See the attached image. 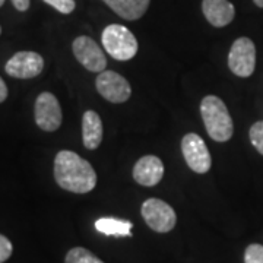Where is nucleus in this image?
<instances>
[{
	"label": "nucleus",
	"instance_id": "14",
	"mask_svg": "<svg viewBox=\"0 0 263 263\" xmlns=\"http://www.w3.org/2000/svg\"><path fill=\"white\" fill-rule=\"evenodd\" d=\"M116 15L126 21L142 18L149 8L151 0H103Z\"/></svg>",
	"mask_w": 263,
	"mask_h": 263
},
{
	"label": "nucleus",
	"instance_id": "13",
	"mask_svg": "<svg viewBox=\"0 0 263 263\" xmlns=\"http://www.w3.org/2000/svg\"><path fill=\"white\" fill-rule=\"evenodd\" d=\"M103 122L94 110L85 111L82 117V142L86 149H97L103 142Z\"/></svg>",
	"mask_w": 263,
	"mask_h": 263
},
{
	"label": "nucleus",
	"instance_id": "10",
	"mask_svg": "<svg viewBox=\"0 0 263 263\" xmlns=\"http://www.w3.org/2000/svg\"><path fill=\"white\" fill-rule=\"evenodd\" d=\"M44 69V59L35 51H18L5 65L6 73L18 79H31Z\"/></svg>",
	"mask_w": 263,
	"mask_h": 263
},
{
	"label": "nucleus",
	"instance_id": "6",
	"mask_svg": "<svg viewBox=\"0 0 263 263\" xmlns=\"http://www.w3.org/2000/svg\"><path fill=\"white\" fill-rule=\"evenodd\" d=\"M181 154L183 158L197 174H205L212 167V157L209 154L205 141L196 133H187L181 139Z\"/></svg>",
	"mask_w": 263,
	"mask_h": 263
},
{
	"label": "nucleus",
	"instance_id": "21",
	"mask_svg": "<svg viewBox=\"0 0 263 263\" xmlns=\"http://www.w3.org/2000/svg\"><path fill=\"white\" fill-rule=\"evenodd\" d=\"M12 5L15 6V9L19 12H27L29 9V5H31V0H10Z\"/></svg>",
	"mask_w": 263,
	"mask_h": 263
},
{
	"label": "nucleus",
	"instance_id": "25",
	"mask_svg": "<svg viewBox=\"0 0 263 263\" xmlns=\"http://www.w3.org/2000/svg\"><path fill=\"white\" fill-rule=\"evenodd\" d=\"M0 34H2V27H0Z\"/></svg>",
	"mask_w": 263,
	"mask_h": 263
},
{
	"label": "nucleus",
	"instance_id": "17",
	"mask_svg": "<svg viewBox=\"0 0 263 263\" xmlns=\"http://www.w3.org/2000/svg\"><path fill=\"white\" fill-rule=\"evenodd\" d=\"M250 142L260 155H263V122H256L252 124L249 130Z\"/></svg>",
	"mask_w": 263,
	"mask_h": 263
},
{
	"label": "nucleus",
	"instance_id": "2",
	"mask_svg": "<svg viewBox=\"0 0 263 263\" xmlns=\"http://www.w3.org/2000/svg\"><path fill=\"white\" fill-rule=\"evenodd\" d=\"M200 116L211 139L227 142L233 138L234 123L226 103L219 97L206 95L200 103Z\"/></svg>",
	"mask_w": 263,
	"mask_h": 263
},
{
	"label": "nucleus",
	"instance_id": "24",
	"mask_svg": "<svg viewBox=\"0 0 263 263\" xmlns=\"http://www.w3.org/2000/svg\"><path fill=\"white\" fill-rule=\"evenodd\" d=\"M3 5H5V0H0V8H2Z\"/></svg>",
	"mask_w": 263,
	"mask_h": 263
},
{
	"label": "nucleus",
	"instance_id": "15",
	"mask_svg": "<svg viewBox=\"0 0 263 263\" xmlns=\"http://www.w3.org/2000/svg\"><path fill=\"white\" fill-rule=\"evenodd\" d=\"M132 222L117 218H100L95 221V228L101 234L105 235H120L129 237L132 235Z\"/></svg>",
	"mask_w": 263,
	"mask_h": 263
},
{
	"label": "nucleus",
	"instance_id": "12",
	"mask_svg": "<svg viewBox=\"0 0 263 263\" xmlns=\"http://www.w3.org/2000/svg\"><path fill=\"white\" fill-rule=\"evenodd\" d=\"M202 12L208 22L215 28H224L235 16L234 5L230 0H203Z\"/></svg>",
	"mask_w": 263,
	"mask_h": 263
},
{
	"label": "nucleus",
	"instance_id": "7",
	"mask_svg": "<svg viewBox=\"0 0 263 263\" xmlns=\"http://www.w3.org/2000/svg\"><path fill=\"white\" fill-rule=\"evenodd\" d=\"M95 88L104 100L114 104L126 103L132 95L127 79L114 70H104L95 79Z\"/></svg>",
	"mask_w": 263,
	"mask_h": 263
},
{
	"label": "nucleus",
	"instance_id": "18",
	"mask_svg": "<svg viewBox=\"0 0 263 263\" xmlns=\"http://www.w3.org/2000/svg\"><path fill=\"white\" fill-rule=\"evenodd\" d=\"M245 263H263V246L253 243L245 252Z\"/></svg>",
	"mask_w": 263,
	"mask_h": 263
},
{
	"label": "nucleus",
	"instance_id": "20",
	"mask_svg": "<svg viewBox=\"0 0 263 263\" xmlns=\"http://www.w3.org/2000/svg\"><path fill=\"white\" fill-rule=\"evenodd\" d=\"M12 252H13V246L10 243L9 238L0 234V263L6 262L12 256Z\"/></svg>",
	"mask_w": 263,
	"mask_h": 263
},
{
	"label": "nucleus",
	"instance_id": "9",
	"mask_svg": "<svg viewBox=\"0 0 263 263\" xmlns=\"http://www.w3.org/2000/svg\"><path fill=\"white\" fill-rule=\"evenodd\" d=\"M34 119L41 130L54 132L60 127L63 114L56 95L47 91L38 95L34 105Z\"/></svg>",
	"mask_w": 263,
	"mask_h": 263
},
{
	"label": "nucleus",
	"instance_id": "23",
	"mask_svg": "<svg viewBox=\"0 0 263 263\" xmlns=\"http://www.w3.org/2000/svg\"><path fill=\"white\" fill-rule=\"evenodd\" d=\"M254 5L256 6H259V8H263V0H253Z\"/></svg>",
	"mask_w": 263,
	"mask_h": 263
},
{
	"label": "nucleus",
	"instance_id": "16",
	"mask_svg": "<svg viewBox=\"0 0 263 263\" xmlns=\"http://www.w3.org/2000/svg\"><path fill=\"white\" fill-rule=\"evenodd\" d=\"M65 263H104L100 257H97L92 252L84 247L70 249L65 257Z\"/></svg>",
	"mask_w": 263,
	"mask_h": 263
},
{
	"label": "nucleus",
	"instance_id": "8",
	"mask_svg": "<svg viewBox=\"0 0 263 263\" xmlns=\"http://www.w3.org/2000/svg\"><path fill=\"white\" fill-rule=\"evenodd\" d=\"M72 50L76 60L84 66L86 70L101 73L107 67V59L101 47L88 35H79L72 43Z\"/></svg>",
	"mask_w": 263,
	"mask_h": 263
},
{
	"label": "nucleus",
	"instance_id": "1",
	"mask_svg": "<svg viewBox=\"0 0 263 263\" xmlns=\"http://www.w3.org/2000/svg\"><path fill=\"white\" fill-rule=\"evenodd\" d=\"M54 180L67 192L85 195L97 186V173L89 161L73 151L63 149L54 158Z\"/></svg>",
	"mask_w": 263,
	"mask_h": 263
},
{
	"label": "nucleus",
	"instance_id": "3",
	"mask_svg": "<svg viewBox=\"0 0 263 263\" xmlns=\"http://www.w3.org/2000/svg\"><path fill=\"white\" fill-rule=\"evenodd\" d=\"M104 50L119 62L132 60L138 53V40L124 25L111 24L105 27L101 35Z\"/></svg>",
	"mask_w": 263,
	"mask_h": 263
},
{
	"label": "nucleus",
	"instance_id": "19",
	"mask_svg": "<svg viewBox=\"0 0 263 263\" xmlns=\"http://www.w3.org/2000/svg\"><path fill=\"white\" fill-rule=\"evenodd\" d=\"M44 3H47L48 6L54 8L63 15H69L72 13L76 8L75 0H43Z\"/></svg>",
	"mask_w": 263,
	"mask_h": 263
},
{
	"label": "nucleus",
	"instance_id": "5",
	"mask_svg": "<svg viewBox=\"0 0 263 263\" xmlns=\"http://www.w3.org/2000/svg\"><path fill=\"white\" fill-rule=\"evenodd\" d=\"M228 67L235 76L249 78L256 69V46L247 37H240L233 43L228 53Z\"/></svg>",
	"mask_w": 263,
	"mask_h": 263
},
{
	"label": "nucleus",
	"instance_id": "22",
	"mask_svg": "<svg viewBox=\"0 0 263 263\" xmlns=\"http://www.w3.org/2000/svg\"><path fill=\"white\" fill-rule=\"evenodd\" d=\"M8 98V86L5 84V81L0 78V103H3Z\"/></svg>",
	"mask_w": 263,
	"mask_h": 263
},
{
	"label": "nucleus",
	"instance_id": "11",
	"mask_svg": "<svg viewBox=\"0 0 263 263\" xmlns=\"http://www.w3.org/2000/svg\"><path fill=\"white\" fill-rule=\"evenodd\" d=\"M164 176V164L155 155H145L136 161L133 167V179L138 184L152 187L157 186Z\"/></svg>",
	"mask_w": 263,
	"mask_h": 263
},
{
	"label": "nucleus",
	"instance_id": "4",
	"mask_svg": "<svg viewBox=\"0 0 263 263\" xmlns=\"http://www.w3.org/2000/svg\"><path fill=\"white\" fill-rule=\"evenodd\" d=\"M141 214L146 226L155 233H170L177 222L174 209L157 197H149L142 203Z\"/></svg>",
	"mask_w": 263,
	"mask_h": 263
}]
</instances>
